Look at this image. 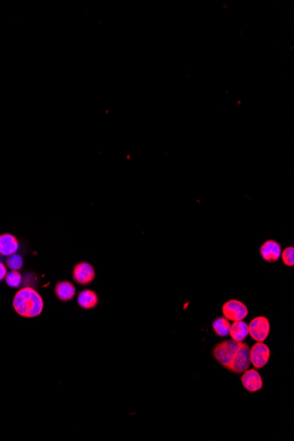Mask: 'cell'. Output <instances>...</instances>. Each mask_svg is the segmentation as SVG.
<instances>
[{
	"label": "cell",
	"mask_w": 294,
	"mask_h": 441,
	"mask_svg": "<svg viewBox=\"0 0 294 441\" xmlns=\"http://www.w3.org/2000/svg\"><path fill=\"white\" fill-rule=\"evenodd\" d=\"M16 313L25 318H35L43 313L44 301L38 291L31 287H24L16 292L13 301Z\"/></svg>",
	"instance_id": "cell-1"
},
{
	"label": "cell",
	"mask_w": 294,
	"mask_h": 441,
	"mask_svg": "<svg viewBox=\"0 0 294 441\" xmlns=\"http://www.w3.org/2000/svg\"><path fill=\"white\" fill-rule=\"evenodd\" d=\"M241 343L242 342H236L233 339L220 342L213 348L212 355L222 366L227 369L234 360Z\"/></svg>",
	"instance_id": "cell-2"
},
{
	"label": "cell",
	"mask_w": 294,
	"mask_h": 441,
	"mask_svg": "<svg viewBox=\"0 0 294 441\" xmlns=\"http://www.w3.org/2000/svg\"><path fill=\"white\" fill-rule=\"evenodd\" d=\"M251 364L250 348L248 344L242 342L241 346L234 356V360L230 364L227 370L232 373L240 374L249 369Z\"/></svg>",
	"instance_id": "cell-3"
},
{
	"label": "cell",
	"mask_w": 294,
	"mask_h": 441,
	"mask_svg": "<svg viewBox=\"0 0 294 441\" xmlns=\"http://www.w3.org/2000/svg\"><path fill=\"white\" fill-rule=\"evenodd\" d=\"M73 279L79 285H88L96 279V270L88 261H79L74 267Z\"/></svg>",
	"instance_id": "cell-4"
},
{
	"label": "cell",
	"mask_w": 294,
	"mask_h": 441,
	"mask_svg": "<svg viewBox=\"0 0 294 441\" xmlns=\"http://www.w3.org/2000/svg\"><path fill=\"white\" fill-rule=\"evenodd\" d=\"M270 324L268 318L257 316L251 320L248 324V335L256 342H264L270 334Z\"/></svg>",
	"instance_id": "cell-5"
},
{
	"label": "cell",
	"mask_w": 294,
	"mask_h": 441,
	"mask_svg": "<svg viewBox=\"0 0 294 441\" xmlns=\"http://www.w3.org/2000/svg\"><path fill=\"white\" fill-rule=\"evenodd\" d=\"M222 313L228 321H237L244 320L248 314L246 305L238 300H228L222 307Z\"/></svg>",
	"instance_id": "cell-6"
},
{
	"label": "cell",
	"mask_w": 294,
	"mask_h": 441,
	"mask_svg": "<svg viewBox=\"0 0 294 441\" xmlns=\"http://www.w3.org/2000/svg\"><path fill=\"white\" fill-rule=\"evenodd\" d=\"M270 358V350L264 342H256L250 348L251 364L255 369L263 368L268 364Z\"/></svg>",
	"instance_id": "cell-7"
},
{
	"label": "cell",
	"mask_w": 294,
	"mask_h": 441,
	"mask_svg": "<svg viewBox=\"0 0 294 441\" xmlns=\"http://www.w3.org/2000/svg\"><path fill=\"white\" fill-rule=\"evenodd\" d=\"M242 383L245 389L254 393L263 389L264 381L256 369H247L242 376Z\"/></svg>",
	"instance_id": "cell-8"
},
{
	"label": "cell",
	"mask_w": 294,
	"mask_h": 441,
	"mask_svg": "<svg viewBox=\"0 0 294 441\" xmlns=\"http://www.w3.org/2000/svg\"><path fill=\"white\" fill-rule=\"evenodd\" d=\"M281 246L276 240H266L260 248L261 257L270 263L278 261L281 257Z\"/></svg>",
	"instance_id": "cell-9"
},
{
	"label": "cell",
	"mask_w": 294,
	"mask_h": 441,
	"mask_svg": "<svg viewBox=\"0 0 294 441\" xmlns=\"http://www.w3.org/2000/svg\"><path fill=\"white\" fill-rule=\"evenodd\" d=\"M76 287L74 284L67 280L57 282L54 288L56 299L62 302H67L73 300L76 296Z\"/></svg>",
	"instance_id": "cell-10"
},
{
	"label": "cell",
	"mask_w": 294,
	"mask_h": 441,
	"mask_svg": "<svg viewBox=\"0 0 294 441\" xmlns=\"http://www.w3.org/2000/svg\"><path fill=\"white\" fill-rule=\"evenodd\" d=\"M19 241L16 237L10 233H3L0 235V255L10 257L17 252Z\"/></svg>",
	"instance_id": "cell-11"
},
{
	"label": "cell",
	"mask_w": 294,
	"mask_h": 441,
	"mask_svg": "<svg viewBox=\"0 0 294 441\" xmlns=\"http://www.w3.org/2000/svg\"><path fill=\"white\" fill-rule=\"evenodd\" d=\"M77 303L83 309H95L99 303V297L94 290L86 289L78 293Z\"/></svg>",
	"instance_id": "cell-12"
},
{
	"label": "cell",
	"mask_w": 294,
	"mask_h": 441,
	"mask_svg": "<svg viewBox=\"0 0 294 441\" xmlns=\"http://www.w3.org/2000/svg\"><path fill=\"white\" fill-rule=\"evenodd\" d=\"M230 337L236 342H243L248 336V325L245 321H234L230 327Z\"/></svg>",
	"instance_id": "cell-13"
},
{
	"label": "cell",
	"mask_w": 294,
	"mask_h": 441,
	"mask_svg": "<svg viewBox=\"0 0 294 441\" xmlns=\"http://www.w3.org/2000/svg\"><path fill=\"white\" fill-rule=\"evenodd\" d=\"M230 321L225 317H218L212 322V329L215 334L220 337H225L229 335Z\"/></svg>",
	"instance_id": "cell-14"
},
{
	"label": "cell",
	"mask_w": 294,
	"mask_h": 441,
	"mask_svg": "<svg viewBox=\"0 0 294 441\" xmlns=\"http://www.w3.org/2000/svg\"><path fill=\"white\" fill-rule=\"evenodd\" d=\"M22 275L18 270H11L5 276V282L8 286L12 288L20 286L22 284Z\"/></svg>",
	"instance_id": "cell-15"
},
{
	"label": "cell",
	"mask_w": 294,
	"mask_h": 441,
	"mask_svg": "<svg viewBox=\"0 0 294 441\" xmlns=\"http://www.w3.org/2000/svg\"><path fill=\"white\" fill-rule=\"evenodd\" d=\"M6 263L11 270H21L23 266V257L15 253L8 257Z\"/></svg>",
	"instance_id": "cell-16"
},
{
	"label": "cell",
	"mask_w": 294,
	"mask_h": 441,
	"mask_svg": "<svg viewBox=\"0 0 294 441\" xmlns=\"http://www.w3.org/2000/svg\"><path fill=\"white\" fill-rule=\"evenodd\" d=\"M282 260L286 266L294 265V247H287L284 249L281 253Z\"/></svg>",
	"instance_id": "cell-17"
},
{
	"label": "cell",
	"mask_w": 294,
	"mask_h": 441,
	"mask_svg": "<svg viewBox=\"0 0 294 441\" xmlns=\"http://www.w3.org/2000/svg\"><path fill=\"white\" fill-rule=\"evenodd\" d=\"M7 274V269L4 265V263H2L0 261V281H2L3 279H5V276Z\"/></svg>",
	"instance_id": "cell-18"
}]
</instances>
